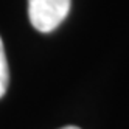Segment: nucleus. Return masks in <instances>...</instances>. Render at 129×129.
<instances>
[{"instance_id": "obj_1", "label": "nucleus", "mask_w": 129, "mask_h": 129, "mask_svg": "<svg viewBox=\"0 0 129 129\" xmlns=\"http://www.w3.org/2000/svg\"><path fill=\"white\" fill-rule=\"evenodd\" d=\"M72 0H28L30 22L41 33H51L69 16Z\"/></svg>"}, {"instance_id": "obj_2", "label": "nucleus", "mask_w": 129, "mask_h": 129, "mask_svg": "<svg viewBox=\"0 0 129 129\" xmlns=\"http://www.w3.org/2000/svg\"><path fill=\"white\" fill-rule=\"evenodd\" d=\"M8 82H10V70H8V62H6L3 42L0 39V98L6 93Z\"/></svg>"}, {"instance_id": "obj_3", "label": "nucleus", "mask_w": 129, "mask_h": 129, "mask_svg": "<svg viewBox=\"0 0 129 129\" xmlns=\"http://www.w3.org/2000/svg\"><path fill=\"white\" fill-rule=\"evenodd\" d=\"M61 129H79L78 126H64V127H61Z\"/></svg>"}]
</instances>
